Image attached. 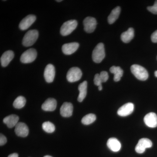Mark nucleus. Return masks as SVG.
Instances as JSON below:
<instances>
[{
    "label": "nucleus",
    "instance_id": "1",
    "mask_svg": "<svg viewBox=\"0 0 157 157\" xmlns=\"http://www.w3.org/2000/svg\"><path fill=\"white\" fill-rule=\"evenodd\" d=\"M131 70L133 75L139 80L145 81L148 78V72L145 68L140 65H133L131 67Z\"/></svg>",
    "mask_w": 157,
    "mask_h": 157
},
{
    "label": "nucleus",
    "instance_id": "2",
    "mask_svg": "<svg viewBox=\"0 0 157 157\" xmlns=\"http://www.w3.org/2000/svg\"><path fill=\"white\" fill-rule=\"evenodd\" d=\"M39 37V32L36 30L29 31L24 36L22 40L23 45L29 47L33 45Z\"/></svg>",
    "mask_w": 157,
    "mask_h": 157
},
{
    "label": "nucleus",
    "instance_id": "3",
    "mask_svg": "<svg viewBox=\"0 0 157 157\" xmlns=\"http://www.w3.org/2000/svg\"><path fill=\"white\" fill-rule=\"evenodd\" d=\"M105 56V49L103 43H100L97 45L94 49L92 53V59L95 63H101Z\"/></svg>",
    "mask_w": 157,
    "mask_h": 157
},
{
    "label": "nucleus",
    "instance_id": "4",
    "mask_svg": "<svg viewBox=\"0 0 157 157\" xmlns=\"http://www.w3.org/2000/svg\"><path fill=\"white\" fill-rule=\"evenodd\" d=\"M78 25L75 20H70L63 24L60 28V33L63 36H67L73 32Z\"/></svg>",
    "mask_w": 157,
    "mask_h": 157
},
{
    "label": "nucleus",
    "instance_id": "5",
    "mask_svg": "<svg viewBox=\"0 0 157 157\" xmlns=\"http://www.w3.org/2000/svg\"><path fill=\"white\" fill-rule=\"evenodd\" d=\"M37 56V52L36 49L29 48L22 54L20 58L21 62L23 63H32L36 58Z\"/></svg>",
    "mask_w": 157,
    "mask_h": 157
},
{
    "label": "nucleus",
    "instance_id": "6",
    "mask_svg": "<svg viewBox=\"0 0 157 157\" xmlns=\"http://www.w3.org/2000/svg\"><path fill=\"white\" fill-rule=\"evenodd\" d=\"M82 76V72L79 68L74 67L70 68L67 73V78L69 82L78 81Z\"/></svg>",
    "mask_w": 157,
    "mask_h": 157
},
{
    "label": "nucleus",
    "instance_id": "7",
    "mask_svg": "<svg viewBox=\"0 0 157 157\" xmlns=\"http://www.w3.org/2000/svg\"><path fill=\"white\" fill-rule=\"evenodd\" d=\"M152 146V143L151 140L148 138H141L135 147V151L137 153L142 154L145 151L147 148H150Z\"/></svg>",
    "mask_w": 157,
    "mask_h": 157
},
{
    "label": "nucleus",
    "instance_id": "8",
    "mask_svg": "<svg viewBox=\"0 0 157 157\" xmlns=\"http://www.w3.org/2000/svg\"><path fill=\"white\" fill-rule=\"evenodd\" d=\"M84 30L88 33L94 32L97 26V22L94 17H87L83 21Z\"/></svg>",
    "mask_w": 157,
    "mask_h": 157
},
{
    "label": "nucleus",
    "instance_id": "9",
    "mask_svg": "<svg viewBox=\"0 0 157 157\" xmlns=\"http://www.w3.org/2000/svg\"><path fill=\"white\" fill-rule=\"evenodd\" d=\"M36 17L35 15L30 14L24 18L19 25V28L21 30H25L29 29L36 21Z\"/></svg>",
    "mask_w": 157,
    "mask_h": 157
},
{
    "label": "nucleus",
    "instance_id": "10",
    "mask_svg": "<svg viewBox=\"0 0 157 157\" xmlns=\"http://www.w3.org/2000/svg\"><path fill=\"white\" fill-rule=\"evenodd\" d=\"M55 76V69L54 67L51 64L47 65L44 70V76L45 81L48 83L52 82L54 79Z\"/></svg>",
    "mask_w": 157,
    "mask_h": 157
},
{
    "label": "nucleus",
    "instance_id": "11",
    "mask_svg": "<svg viewBox=\"0 0 157 157\" xmlns=\"http://www.w3.org/2000/svg\"><path fill=\"white\" fill-rule=\"evenodd\" d=\"M134 110V104L128 103L124 104L118 109L117 114L120 116L126 117L132 114Z\"/></svg>",
    "mask_w": 157,
    "mask_h": 157
},
{
    "label": "nucleus",
    "instance_id": "12",
    "mask_svg": "<svg viewBox=\"0 0 157 157\" xmlns=\"http://www.w3.org/2000/svg\"><path fill=\"white\" fill-rule=\"evenodd\" d=\"M15 134L19 137H25L29 135V129L25 124L18 122L15 127Z\"/></svg>",
    "mask_w": 157,
    "mask_h": 157
},
{
    "label": "nucleus",
    "instance_id": "13",
    "mask_svg": "<svg viewBox=\"0 0 157 157\" xmlns=\"http://www.w3.org/2000/svg\"><path fill=\"white\" fill-rule=\"evenodd\" d=\"M144 123L149 128H155L157 127V115L155 113H147L144 119Z\"/></svg>",
    "mask_w": 157,
    "mask_h": 157
},
{
    "label": "nucleus",
    "instance_id": "14",
    "mask_svg": "<svg viewBox=\"0 0 157 157\" xmlns=\"http://www.w3.org/2000/svg\"><path fill=\"white\" fill-rule=\"evenodd\" d=\"M79 47V44L77 42H71L66 43L62 46L63 53L67 55H70L75 52Z\"/></svg>",
    "mask_w": 157,
    "mask_h": 157
},
{
    "label": "nucleus",
    "instance_id": "15",
    "mask_svg": "<svg viewBox=\"0 0 157 157\" xmlns=\"http://www.w3.org/2000/svg\"><path fill=\"white\" fill-rule=\"evenodd\" d=\"M73 104L68 102H65L60 108L61 115L63 117H70L73 114Z\"/></svg>",
    "mask_w": 157,
    "mask_h": 157
},
{
    "label": "nucleus",
    "instance_id": "16",
    "mask_svg": "<svg viewBox=\"0 0 157 157\" xmlns=\"http://www.w3.org/2000/svg\"><path fill=\"white\" fill-rule=\"evenodd\" d=\"M57 107V101L54 98H48L42 104V109L45 111H53Z\"/></svg>",
    "mask_w": 157,
    "mask_h": 157
},
{
    "label": "nucleus",
    "instance_id": "17",
    "mask_svg": "<svg viewBox=\"0 0 157 157\" xmlns=\"http://www.w3.org/2000/svg\"><path fill=\"white\" fill-rule=\"evenodd\" d=\"M14 57V53L11 50H8L3 54L1 57V65L3 67H6Z\"/></svg>",
    "mask_w": 157,
    "mask_h": 157
},
{
    "label": "nucleus",
    "instance_id": "18",
    "mask_svg": "<svg viewBox=\"0 0 157 157\" xmlns=\"http://www.w3.org/2000/svg\"><path fill=\"white\" fill-rule=\"evenodd\" d=\"M19 119V118L18 116L15 114H11L5 117L3 119V122L6 124L8 128H11L16 126L18 123Z\"/></svg>",
    "mask_w": 157,
    "mask_h": 157
},
{
    "label": "nucleus",
    "instance_id": "19",
    "mask_svg": "<svg viewBox=\"0 0 157 157\" xmlns=\"http://www.w3.org/2000/svg\"><path fill=\"white\" fill-rule=\"evenodd\" d=\"M108 148L113 152H118L120 150L121 145L120 142L115 138H110L107 142Z\"/></svg>",
    "mask_w": 157,
    "mask_h": 157
},
{
    "label": "nucleus",
    "instance_id": "20",
    "mask_svg": "<svg viewBox=\"0 0 157 157\" xmlns=\"http://www.w3.org/2000/svg\"><path fill=\"white\" fill-rule=\"evenodd\" d=\"M87 81H84L78 85V90L79 94L77 100L78 102H82L83 101L87 94Z\"/></svg>",
    "mask_w": 157,
    "mask_h": 157
},
{
    "label": "nucleus",
    "instance_id": "21",
    "mask_svg": "<svg viewBox=\"0 0 157 157\" xmlns=\"http://www.w3.org/2000/svg\"><path fill=\"white\" fill-rule=\"evenodd\" d=\"M135 36V31L132 28H130L128 30L124 32L121 35L122 41L126 43H129L134 38Z\"/></svg>",
    "mask_w": 157,
    "mask_h": 157
},
{
    "label": "nucleus",
    "instance_id": "22",
    "mask_svg": "<svg viewBox=\"0 0 157 157\" xmlns=\"http://www.w3.org/2000/svg\"><path fill=\"white\" fill-rule=\"evenodd\" d=\"M109 71L113 74H114L113 79L115 82L119 81L123 75V70L119 67L113 66L109 69Z\"/></svg>",
    "mask_w": 157,
    "mask_h": 157
},
{
    "label": "nucleus",
    "instance_id": "23",
    "mask_svg": "<svg viewBox=\"0 0 157 157\" xmlns=\"http://www.w3.org/2000/svg\"><path fill=\"white\" fill-rule=\"evenodd\" d=\"M121 10L120 7L117 6L112 10L108 17V21L109 24H112L117 19L120 14Z\"/></svg>",
    "mask_w": 157,
    "mask_h": 157
},
{
    "label": "nucleus",
    "instance_id": "24",
    "mask_svg": "<svg viewBox=\"0 0 157 157\" xmlns=\"http://www.w3.org/2000/svg\"><path fill=\"white\" fill-rule=\"evenodd\" d=\"M25 98L22 96H19L16 98L13 103V106L16 109H21L26 104Z\"/></svg>",
    "mask_w": 157,
    "mask_h": 157
},
{
    "label": "nucleus",
    "instance_id": "25",
    "mask_svg": "<svg viewBox=\"0 0 157 157\" xmlns=\"http://www.w3.org/2000/svg\"><path fill=\"white\" fill-rule=\"evenodd\" d=\"M96 116L94 114L90 113L85 116L82 119V124L84 125H89L94 123L96 120Z\"/></svg>",
    "mask_w": 157,
    "mask_h": 157
},
{
    "label": "nucleus",
    "instance_id": "26",
    "mask_svg": "<svg viewBox=\"0 0 157 157\" xmlns=\"http://www.w3.org/2000/svg\"><path fill=\"white\" fill-rule=\"evenodd\" d=\"M42 128L45 132L48 133H53L55 130V126L52 123L46 121L43 123L42 125Z\"/></svg>",
    "mask_w": 157,
    "mask_h": 157
},
{
    "label": "nucleus",
    "instance_id": "27",
    "mask_svg": "<svg viewBox=\"0 0 157 157\" xmlns=\"http://www.w3.org/2000/svg\"><path fill=\"white\" fill-rule=\"evenodd\" d=\"M100 78L102 82H105L109 78L108 73L106 71H102L100 74Z\"/></svg>",
    "mask_w": 157,
    "mask_h": 157
},
{
    "label": "nucleus",
    "instance_id": "28",
    "mask_svg": "<svg viewBox=\"0 0 157 157\" xmlns=\"http://www.w3.org/2000/svg\"><path fill=\"white\" fill-rule=\"evenodd\" d=\"M147 10L154 14H157V1L155 2L154 5L151 6H149Z\"/></svg>",
    "mask_w": 157,
    "mask_h": 157
},
{
    "label": "nucleus",
    "instance_id": "29",
    "mask_svg": "<svg viewBox=\"0 0 157 157\" xmlns=\"http://www.w3.org/2000/svg\"><path fill=\"white\" fill-rule=\"evenodd\" d=\"M94 83L95 85L99 86L102 85V81L100 78V74H96L94 78Z\"/></svg>",
    "mask_w": 157,
    "mask_h": 157
},
{
    "label": "nucleus",
    "instance_id": "30",
    "mask_svg": "<svg viewBox=\"0 0 157 157\" xmlns=\"http://www.w3.org/2000/svg\"><path fill=\"white\" fill-rule=\"evenodd\" d=\"M7 138L2 134H1L0 135V145L3 146L7 143Z\"/></svg>",
    "mask_w": 157,
    "mask_h": 157
},
{
    "label": "nucleus",
    "instance_id": "31",
    "mask_svg": "<svg viewBox=\"0 0 157 157\" xmlns=\"http://www.w3.org/2000/svg\"><path fill=\"white\" fill-rule=\"evenodd\" d=\"M151 39L152 42L154 43H157V30L152 34Z\"/></svg>",
    "mask_w": 157,
    "mask_h": 157
},
{
    "label": "nucleus",
    "instance_id": "32",
    "mask_svg": "<svg viewBox=\"0 0 157 157\" xmlns=\"http://www.w3.org/2000/svg\"><path fill=\"white\" fill-rule=\"evenodd\" d=\"M8 157H18V155L17 153L11 154L9 155Z\"/></svg>",
    "mask_w": 157,
    "mask_h": 157
},
{
    "label": "nucleus",
    "instance_id": "33",
    "mask_svg": "<svg viewBox=\"0 0 157 157\" xmlns=\"http://www.w3.org/2000/svg\"><path fill=\"white\" fill-rule=\"evenodd\" d=\"M102 88H103V87H102V85L98 86V90H99L101 91L102 90Z\"/></svg>",
    "mask_w": 157,
    "mask_h": 157
},
{
    "label": "nucleus",
    "instance_id": "34",
    "mask_svg": "<svg viewBox=\"0 0 157 157\" xmlns=\"http://www.w3.org/2000/svg\"><path fill=\"white\" fill-rule=\"evenodd\" d=\"M155 77H157V71H155Z\"/></svg>",
    "mask_w": 157,
    "mask_h": 157
},
{
    "label": "nucleus",
    "instance_id": "35",
    "mask_svg": "<svg viewBox=\"0 0 157 157\" xmlns=\"http://www.w3.org/2000/svg\"><path fill=\"white\" fill-rule=\"evenodd\" d=\"M44 157H52L51 156H49V155H45Z\"/></svg>",
    "mask_w": 157,
    "mask_h": 157
},
{
    "label": "nucleus",
    "instance_id": "36",
    "mask_svg": "<svg viewBox=\"0 0 157 157\" xmlns=\"http://www.w3.org/2000/svg\"><path fill=\"white\" fill-rule=\"evenodd\" d=\"M56 2H62V0H59V1H56Z\"/></svg>",
    "mask_w": 157,
    "mask_h": 157
}]
</instances>
